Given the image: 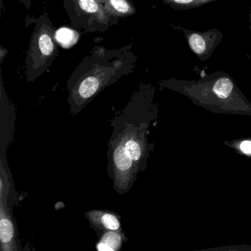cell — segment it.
Returning <instances> with one entry per match:
<instances>
[{
  "instance_id": "cell-1",
  "label": "cell",
  "mask_w": 251,
  "mask_h": 251,
  "mask_svg": "<svg viewBox=\"0 0 251 251\" xmlns=\"http://www.w3.org/2000/svg\"><path fill=\"white\" fill-rule=\"evenodd\" d=\"M130 47L107 50L95 47L67 81L70 114L77 115L101 92L133 71L136 56Z\"/></svg>"
},
{
  "instance_id": "cell-2",
  "label": "cell",
  "mask_w": 251,
  "mask_h": 251,
  "mask_svg": "<svg viewBox=\"0 0 251 251\" xmlns=\"http://www.w3.org/2000/svg\"><path fill=\"white\" fill-rule=\"evenodd\" d=\"M27 18L35 23L25 59L26 79L32 83L52 65L58 53V43L55 39L56 29L46 14L39 19Z\"/></svg>"
},
{
  "instance_id": "cell-3",
  "label": "cell",
  "mask_w": 251,
  "mask_h": 251,
  "mask_svg": "<svg viewBox=\"0 0 251 251\" xmlns=\"http://www.w3.org/2000/svg\"><path fill=\"white\" fill-rule=\"evenodd\" d=\"M184 94L197 105L217 114L251 115V104L237 90L228 77H220L211 87L202 88Z\"/></svg>"
},
{
  "instance_id": "cell-4",
  "label": "cell",
  "mask_w": 251,
  "mask_h": 251,
  "mask_svg": "<svg viewBox=\"0 0 251 251\" xmlns=\"http://www.w3.org/2000/svg\"><path fill=\"white\" fill-rule=\"evenodd\" d=\"M111 123L113 131L106 153L108 163L107 171L116 192L123 195L132 189L140 171L126 151L121 127L114 122Z\"/></svg>"
},
{
  "instance_id": "cell-5",
  "label": "cell",
  "mask_w": 251,
  "mask_h": 251,
  "mask_svg": "<svg viewBox=\"0 0 251 251\" xmlns=\"http://www.w3.org/2000/svg\"><path fill=\"white\" fill-rule=\"evenodd\" d=\"M64 6L72 25L85 32L106 31L119 22L100 0H64Z\"/></svg>"
},
{
  "instance_id": "cell-6",
  "label": "cell",
  "mask_w": 251,
  "mask_h": 251,
  "mask_svg": "<svg viewBox=\"0 0 251 251\" xmlns=\"http://www.w3.org/2000/svg\"><path fill=\"white\" fill-rule=\"evenodd\" d=\"M111 121L121 127L125 148L127 154L139 167L140 173L145 171L148 167L151 152L154 149V144L148 142L149 129L133 127L117 117H114Z\"/></svg>"
},
{
  "instance_id": "cell-7",
  "label": "cell",
  "mask_w": 251,
  "mask_h": 251,
  "mask_svg": "<svg viewBox=\"0 0 251 251\" xmlns=\"http://www.w3.org/2000/svg\"><path fill=\"white\" fill-rule=\"evenodd\" d=\"M1 165L5 167V170L12 177L7 161V149L13 139L14 124L16 121V112L14 105L7 98L6 94L4 92L3 85L2 83L1 89Z\"/></svg>"
},
{
  "instance_id": "cell-8",
  "label": "cell",
  "mask_w": 251,
  "mask_h": 251,
  "mask_svg": "<svg viewBox=\"0 0 251 251\" xmlns=\"http://www.w3.org/2000/svg\"><path fill=\"white\" fill-rule=\"evenodd\" d=\"M0 245L2 251H19L18 230L8 203L0 200Z\"/></svg>"
},
{
  "instance_id": "cell-9",
  "label": "cell",
  "mask_w": 251,
  "mask_h": 251,
  "mask_svg": "<svg viewBox=\"0 0 251 251\" xmlns=\"http://www.w3.org/2000/svg\"><path fill=\"white\" fill-rule=\"evenodd\" d=\"M86 220L97 233L104 230H123L121 217L109 210H90L84 214Z\"/></svg>"
},
{
  "instance_id": "cell-10",
  "label": "cell",
  "mask_w": 251,
  "mask_h": 251,
  "mask_svg": "<svg viewBox=\"0 0 251 251\" xmlns=\"http://www.w3.org/2000/svg\"><path fill=\"white\" fill-rule=\"evenodd\" d=\"M96 248L100 251H118L128 241L123 230H104L98 233Z\"/></svg>"
},
{
  "instance_id": "cell-11",
  "label": "cell",
  "mask_w": 251,
  "mask_h": 251,
  "mask_svg": "<svg viewBox=\"0 0 251 251\" xmlns=\"http://www.w3.org/2000/svg\"><path fill=\"white\" fill-rule=\"evenodd\" d=\"M111 17L117 20L131 17L136 9L131 0H100Z\"/></svg>"
},
{
  "instance_id": "cell-12",
  "label": "cell",
  "mask_w": 251,
  "mask_h": 251,
  "mask_svg": "<svg viewBox=\"0 0 251 251\" xmlns=\"http://www.w3.org/2000/svg\"><path fill=\"white\" fill-rule=\"evenodd\" d=\"M78 33L72 29L62 27L56 30L55 39L57 42L64 48H70L77 42Z\"/></svg>"
},
{
  "instance_id": "cell-13",
  "label": "cell",
  "mask_w": 251,
  "mask_h": 251,
  "mask_svg": "<svg viewBox=\"0 0 251 251\" xmlns=\"http://www.w3.org/2000/svg\"><path fill=\"white\" fill-rule=\"evenodd\" d=\"M224 145L227 148H231L237 153L251 158V138L226 141Z\"/></svg>"
},
{
  "instance_id": "cell-14",
  "label": "cell",
  "mask_w": 251,
  "mask_h": 251,
  "mask_svg": "<svg viewBox=\"0 0 251 251\" xmlns=\"http://www.w3.org/2000/svg\"><path fill=\"white\" fill-rule=\"evenodd\" d=\"M191 50L197 55H203L206 50V41L198 33H192L188 38Z\"/></svg>"
},
{
  "instance_id": "cell-15",
  "label": "cell",
  "mask_w": 251,
  "mask_h": 251,
  "mask_svg": "<svg viewBox=\"0 0 251 251\" xmlns=\"http://www.w3.org/2000/svg\"><path fill=\"white\" fill-rule=\"evenodd\" d=\"M210 1L211 0H163V2L171 5L173 8H192L194 6H199Z\"/></svg>"
},
{
  "instance_id": "cell-16",
  "label": "cell",
  "mask_w": 251,
  "mask_h": 251,
  "mask_svg": "<svg viewBox=\"0 0 251 251\" xmlns=\"http://www.w3.org/2000/svg\"><path fill=\"white\" fill-rule=\"evenodd\" d=\"M7 55H8V50L5 49L3 47H0V60H1V63H2L4 59L6 58Z\"/></svg>"
},
{
  "instance_id": "cell-17",
  "label": "cell",
  "mask_w": 251,
  "mask_h": 251,
  "mask_svg": "<svg viewBox=\"0 0 251 251\" xmlns=\"http://www.w3.org/2000/svg\"><path fill=\"white\" fill-rule=\"evenodd\" d=\"M20 1L27 8H30L31 6L32 0H20Z\"/></svg>"
}]
</instances>
